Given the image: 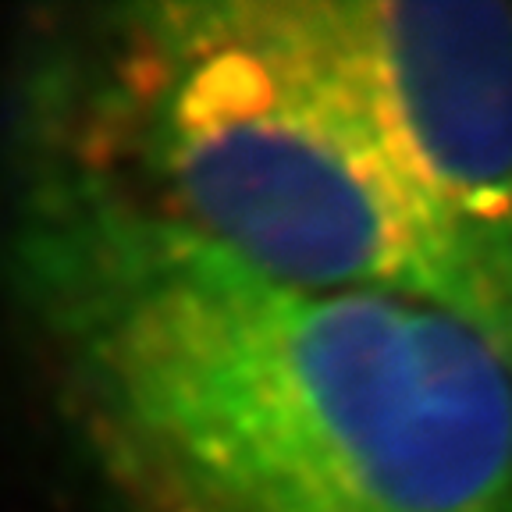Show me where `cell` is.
Returning a JSON list of instances; mask_svg holds the SVG:
<instances>
[{
	"instance_id": "cell-2",
	"label": "cell",
	"mask_w": 512,
	"mask_h": 512,
	"mask_svg": "<svg viewBox=\"0 0 512 512\" xmlns=\"http://www.w3.org/2000/svg\"><path fill=\"white\" fill-rule=\"evenodd\" d=\"M100 107L132 168L100 182L132 203L292 285L456 317L438 224L352 0L128 11Z\"/></svg>"
},
{
	"instance_id": "cell-1",
	"label": "cell",
	"mask_w": 512,
	"mask_h": 512,
	"mask_svg": "<svg viewBox=\"0 0 512 512\" xmlns=\"http://www.w3.org/2000/svg\"><path fill=\"white\" fill-rule=\"evenodd\" d=\"M29 264L136 512H512V370L463 320L281 281L86 171Z\"/></svg>"
},
{
	"instance_id": "cell-3",
	"label": "cell",
	"mask_w": 512,
	"mask_h": 512,
	"mask_svg": "<svg viewBox=\"0 0 512 512\" xmlns=\"http://www.w3.org/2000/svg\"><path fill=\"white\" fill-rule=\"evenodd\" d=\"M352 15L431 203L456 317L512 370V11L352 0Z\"/></svg>"
}]
</instances>
